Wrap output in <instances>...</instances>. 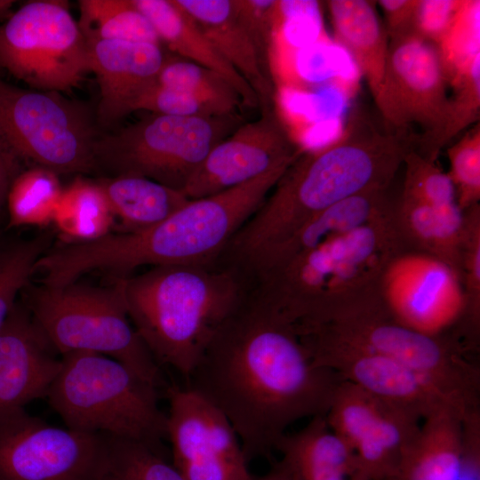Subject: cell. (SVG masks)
Here are the masks:
<instances>
[{"instance_id":"33","label":"cell","mask_w":480,"mask_h":480,"mask_svg":"<svg viewBox=\"0 0 480 480\" xmlns=\"http://www.w3.org/2000/svg\"><path fill=\"white\" fill-rule=\"evenodd\" d=\"M451 84L453 86V95L449 97L444 116L438 127L413 140V150L434 162L441 149L452 138L472 124L479 123L480 56Z\"/></svg>"},{"instance_id":"14","label":"cell","mask_w":480,"mask_h":480,"mask_svg":"<svg viewBox=\"0 0 480 480\" xmlns=\"http://www.w3.org/2000/svg\"><path fill=\"white\" fill-rule=\"evenodd\" d=\"M380 293L403 324L427 335L452 336L459 341L464 294L459 276L444 261L407 250L385 268Z\"/></svg>"},{"instance_id":"26","label":"cell","mask_w":480,"mask_h":480,"mask_svg":"<svg viewBox=\"0 0 480 480\" xmlns=\"http://www.w3.org/2000/svg\"><path fill=\"white\" fill-rule=\"evenodd\" d=\"M395 212L399 232L409 250L444 261L460 277L466 223L458 204L434 206L401 196Z\"/></svg>"},{"instance_id":"15","label":"cell","mask_w":480,"mask_h":480,"mask_svg":"<svg viewBox=\"0 0 480 480\" xmlns=\"http://www.w3.org/2000/svg\"><path fill=\"white\" fill-rule=\"evenodd\" d=\"M325 418L352 448L369 480H388L395 474L422 421L342 380Z\"/></svg>"},{"instance_id":"43","label":"cell","mask_w":480,"mask_h":480,"mask_svg":"<svg viewBox=\"0 0 480 480\" xmlns=\"http://www.w3.org/2000/svg\"><path fill=\"white\" fill-rule=\"evenodd\" d=\"M276 3V0H232L236 17L252 40L268 73V51Z\"/></svg>"},{"instance_id":"37","label":"cell","mask_w":480,"mask_h":480,"mask_svg":"<svg viewBox=\"0 0 480 480\" xmlns=\"http://www.w3.org/2000/svg\"><path fill=\"white\" fill-rule=\"evenodd\" d=\"M50 244L51 236L43 234L0 246V331Z\"/></svg>"},{"instance_id":"21","label":"cell","mask_w":480,"mask_h":480,"mask_svg":"<svg viewBox=\"0 0 480 480\" xmlns=\"http://www.w3.org/2000/svg\"><path fill=\"white\" fill-rule=\"evenodd\" d=\"M467 417L446 406L425 418L388 480H479L480 440L464 438Z\"/></svg>"},{"instance_id":"34","label":"cell","mask_w":480,"mask_h":480,"mask_svg":"<svg viewBox=\"0 0 480 480\" xmlns=\"http://www.w3.org/2000/svg\"><path fill=\"white\" fill-rule=\"evenodd\" d=\"M156 83L191 95L218 116L236 113L243 107L238 92L222 76L182 58L165 57Z\"/></svg>"},{"instance_id":"42","label":"cell","mask_w":480,"mask_h":480,"mask_svg":"<svg viewBox=\"0 0 480 480\" xmlns=\"http://www.w3.org/2000/svg\"><path fill=\"white\" fill-rule=\"evenodd\" d=\"M464 0H418L413 36L436 46L453 24Z\"/></svg>"},{"instance_id":"19","label":"cell","mask_w":480,"mask_h":480,"mask_svg":"<svg viewBox=\"0 0 480 480\" xmlns=\"http://www.w3.org/2000/svg\"><path fill=\"white\" fill-rule=\"evenodd\" d=\"M41 329L16 302L0 331V412L46 397L61 367Z\"/></svg>"},{"instance_id":"20","label":"cell","mask_w":480,"mask_h":480,"mask_svg":"<svg viewBox=\"0 0 480 480\" xmlns=\"http://www.w3.org/2000/svg\"><path fill=\"white\" fill-rule=\"evenodd\" d=\"M90 71L96 75L99 125L110 127L128 114L142 93L156 82L165 56L160 45L141 42H87Z\"/></svg>"},{"instance_id":"9","label":"cell","mask_w":480,"mask_h":480,"mask_svg":"<svg viewBox=\"0 0 480 480\" xmlns=\"http://www.w3.org/2000/svg\"><path fill=\"white\" fill-rule=\"evenodd\" d=\"M103 132L88 106L56 92L23 89L0 79V149L23 167L60 174L96 172Z\"/></svg>"},{"instance_id":"5","label":"cell","mask_w":480,"mask_h":480,"mask_svg":"<svg viewBox=\"0 0 480 480\" xmlns=\"http://www.w3.org/2000/svg\"><path fill=\"white\" fill-rule=\"evenodd\" d=\"M115 280L153 357L186 380L248 292L237 270L219 264L152 267Z\"/></svg>"},{"instance_id":"41","label":"cell","mask_w":480,"mask_h":480,"mask_svg":"<svg viewBox=\"0 0 480 480\" xmlns=\"http://www.w3.org/2000/svg\"><path fill=\"white\" fill-rule=\"evenodd\" d=\"M137 110L176 116H218L210 107L191 95L160 85L156 82L138 99L134 106V111Z\"/></svg>"},{"instance_id":"39","label":"cell","mask_w":480,"mask_h":480,"mask_svg":"<svg viewBox=\"0 0 480 480\" xmlns=\"http://www.w3.org/2000/svg\"><path fill=\"white\" fill-rule=\"evenodd\" d=\"M447 173L455 191L456 203L464 212L480 200V124H475L447 149Z\"/></svg>"},{"instance_id":"45","label":"cell","mask_w":480,"mask_h":480,"mask_svg":"<svg viewBox=\"0 0 480 480\" xmlns=\"http://www.w3.org/2000/svg\"><path fill=\"white\" fill-rule=\"evenodd\" d=\"M23 166L11 155L0 149V212L6 205L10 187Z\"/></svg>"},{"instance_id":"18","label":"cell","mask_w":480,"mask_h":480,"mask_svg":"<svg viewBox=\"0 0 480 480\" xmlns=\"http://www.w3.org/2000/svg\"><path fill=\"white\" fill-rule=\"evenodd\" d=\"M301 152L271 108H263L259 119L240 124L212 148L182 193L190 200L220 193L291 164Z\"/></svg>"},{"instance_id":"12","label":"cell","mask_w":480,"mask_h":480,"mask_svg":"<svg viewBox=\"0 0 480 480\" xmlns=\"http://www.w3.org/2000/svg\"><path fill=\"white\" fill-rule=\"evenodd\" d=\"M103 434L62 428L24 408L0 412V480H98Z\"/></svg>"},{"instance_id":"32","label":"cell","mask_w":480,"mask_h":480,"mask_svg":"<svg viewBox=\"0 0 480 480\" xmlns=\"http://www.w3.org/2000/svg\"><path fill=\"white\" fill-rule=\"evenodd\" d=\"M59 176L38 166L26 168L16 176L6 199L8 228L52 222L63 190Z\"/></svg>"},{"instance_id":"6","label":"cell","mask_w":480,"mask_h":480,"mask_svg":"<svg viewBox=\"0 0 480 480\" xmlns=\"http://www.w3.org/2000/svg\"><path fill=\"white\" fill-rule=\"evenodd\" d=\"M46 398L71 430L140 442L163 453L167 416L158 388L114 358L90 351L62 355Z\"/></svg>"},{"instance_id":"23","label":"cell","mask_w":480,"mask_h":480,"mask_svg":"<svg viewBox=\"0 0 480 480\" xmlns=\"http://www.w3.org/2000/svg\"><path fill=\"white\" fill-rule=\"evenodd\" d=\"M149 20L162 44L180 58L211 69L229 83L244 107L260 105L248 82L219 53L193 18L176 0H132Z\"/></svg>"},{"instance_id":"40","label":"cell","mask_w":480,"mask_h":480,"mask_svg":"<svg viewBox=\"0 0 480 480\" xmlns=\"http://www.w3.org/2000/svg\"><path fill=\"white\" fill-rule=\"evenodd\" d=\"M404 188L401 196L434 206H447L456 203L453 185L447 173L415 150L404 156Z\"/></svg>"},{"instance_id":"13","label":"cell","mask_w":480,"mask_h":480,"mask_svg":"<svg viewBox=\"0 0 480 480\" xmlns=\"http://www.w3.org/2000/svg\"><path fill=\"white\" fill-rule=\"evenodd\" d=\"M166 434L173 466L185 480H253L226 416L188 388L170 386Z\"/></svg>"},{"instance_id":"30","label":"cell","mask_w":480,"mask_h":480,"mask_svg":"<svg viewBox=\"0 0 480 480\" xmlns=\"http://www.w3.org/2000/svg\"><path fill=\"white\" fill-rule=\"evenodd\" d=\"M359 72L349 53L326 34L294 55L276 88L310 90L340 84L355 91Z\"/></svg>"},{"instance_id":"47","label":"cell","mask_w":480,"mask_h":480,"mask_svg":"<svg viewBox=\"0 0 480 480\" xmlns=\"http://www.w3.org/2000/svg\"><path fill=\"white\" fill-rule=\"evenodd\" d=\"M12 1L0 0V17L4 15L12 5Z\"/></svg>"},{"instance_id":"35","label":"cell","mask_w":480,"mask_h":480,"mask_svg":"<svg viewBox=\"0 0 480 480\" xmlns=\"http://www.w3.org/2000/svg\"><path fill=\"white\" fill-rule=\"evenodd\" d=\"M106 436V453L98 480H185L162 452L140 442Z\"/></svg>"},{"instance_id":"17","label":"cell","mask_w":480,"mask_h":480,"mask_svg":"<svg viewBox=\"0 0 480 480\" xmlns=\"http://www.w3.org/2000/svg\"><path fill=\"white\" fill-rule=\"evenodd\" d=\"M447 75L436 46L411 35L389 40L385 74L384 126L406 132L418 124L428 133L438 127L449 96Z\"/></svg>"},{"instance_id":"27","label":"cell","mask_w":480,"mask_h":480,"mask_svg":"<svg viewBox=\"0 0 480 480\" xmlns=\"http://www.w3.org/2000/svg\"><path fill=\"white\" fill-rule=\"evenodd\" d=\"M96 181L122 233L150 228L190 200L181 191L142 177H102Z\"/></svg>"},{"instance_id":"22","label":"cell","mask_w":480,"mask_h":480,"mask_svg":"<svg viewBox=\"0 0 480 480\" xmlns=\"http://www.w3.org/2000/svg\"><path fill=\"white\" fill-rule=\"evenodd\" d=\"M275 450L292 480H369L356 453L329 427L325 415L311 418L296 433L283 435Z\"/></svg>"},{"instance_id":"36","label":"cell","mask_w":480,"mask_h":480,"mask_svg":"<svg viewBox=\"0 0 480 480\" xmlns=\"http://www.w3.org/2000/svg\"><path fill=\"white\" fill-rule=\"evenodd\" d=\"M464 215L466 230L460 278L465 300V314L458 337L470 352H476L480 334V204L465 210Z\"/></svg>"},{"instance_id":"28","label":"cell","mask_w":480,"mask_h":480,"mask_svg":"<svg viewBox=\"0 0 480 480\" xmlns=\"http://www.w3.org/2000/svg\"><path fill=\"white\" fill-rule=\"evenodd\" d=\"M326 34L319 1L276 0L268 51L272 84L279 86L294 55Z\"/></svg>"},{"instance_id":"7","label":"cell","mask_w":480,"mask_h":480,"mask_svg":"<svg viewBox=\"0 0 480 480\" xmlns=\"http://www.w3.org/2000/svg\"><path fill=\"white\" fill-rule=\"evenodd\" d=\"M391 358L419 373L463 412L480 410V369L452 336H430L399 322L380 291L341 305L321 322L295 328Z\"/></svg>"},{"instance_id":"1","label":"cell","mask_w":480,"mask_h":480,"mask_svg":"<svg viewBox=\"0 0 480 480\" xmlns=\"http://www.w3.org/2000/svg\"><path fill=\"white\" fill-rule=\"evenodd\" d=\"M340 380L314 363L291 324L247 292L187 388L226 416L249 460L274 451L292 423L325 415Z\"/></svg>"},{"instance_id":"4","label":"cell","mask_w":480,"mask_h":480,"mask_svg":"<svg viewBox=\"0 0 480 480\" xmlns=\"http://www.w3.org/2000/svg\"><path fill=\"white\" fill-rule=\"evenodd\" d=\"M289 166H276L245 183L189 200L146 229L50 248L36 268L44 284L60 287L93 271L118 278L142 266L216 264Z\"/></svg>"},{"instance_id":"2","label":"cell","mask_w":480,"mask_h":480,"mask_svg":"<svg viewBox=\"0 0 480 480\" xmlns=\"http://www.w3.org/2000/svg\"><path fill=\"white\" fill-rule=\"evenodd\" d=\"M387 188L346 198L311 219L246 273L249 292L293 327L319 323L380 291L385 268L409 250Z\"/></svg>"},{"instance_id":"44","label":"cell","mask_w":480,"mask_h":480,"mask_svg":"<svg viewBox=\"0 0 480 480\" xmlns=\"http://www.w3.org/2000/svg\"><path fill=\"white\" fill-rule=\"evenodd\" d=\"M386 17L389 40L413 35L414 12L418 0H380Z\"/></svg>"},{"instance_id":"3","label":"cell","mask_w":480,"mask_h":480,"mask_svg":"<svg viewBox=\"0 0 480 480\" xmlns=\"http://www.w3.org/2000/svg\"><path fill=\"white\" fill-rule=\"evenodd\" d=\"M407 132L383 131L352 116L330 144L303 151L223 252L227 265L246 272L311 219L359 193L388 188L412 149Z\"/></svg>"},{"instance_id":"46","label":"cell","mask_w":480,"mask_h":480,"mask_svg":"<svg viewBox=\"0 0 480 480\" xmlns=\"http://www.w3.org/2000/svg\"><path fill=\"white\" fill-rule=\"evenodd\" d=\"M258 480H292V478L287 468L280 461L272 468V470L268 474Z\"/></svg>"},{"instance_id":"38","label":"cell","mask_w":480,"mask_h":480,"mask_svg":"<svg viewBox=\"0 0 480 480\" xmlns=\"http://www.w3.org/2000/svg\"><path fill=\"white\" fill-rule=\"evenodd\" d=\"M449 84L480 56V1L464 0L448 32L436 45Z\"/></svg>"},{"instance_id":"25","label":"cell","mask_w":480,"mask_h":480,"mask_svg":"<svg viewBox=\"0 0 480 480\" xmlns=\"http://www.w3.org/2000/svg\"><path fill=\"white\" fill-rule=\"evenodd\" d=\"M366 0L327 2L336 42L367 80L380 113L384 106L388 37L374 4Z\"/></svg>"},{"instance_id":"29","label":"cell","mask_w":480,"mask_h":480,"mask_svg":"<svg viewBox=\"0 0 480 480\" xmlns=\"http://www.w3.org/2000/svg\"><path fill=\"white\" fill-rule=\"evenodd\" d=\"M115 221L98 182L82 178L63 188L52 219L65 243L98 240L111 233Z\"/></svg>"},{"instance_id":"31","label":"cell","mask_w":480,"mask_h":480,"mask_svg":"<svg viewBox=\"0 0 480 480\" xmlns=\"http://www.w3.org/2000/svg\"><path fill=\"white\" fill-rule=\"evenodd\" d=\"M79 28L87 42L108 40L162 44L132 0H80Z\"/></svg>"},{"instance_id":"16","label":"cell","mask_w":480,"mask_h":480,"mask_svg":"<svg viewBox=\"0 0 480 480\" xmlns=\"http://www.w3.org/2000/svg\"><path fill=\"white\" fill-rule=\"evenodd\" d=\"M298 336L316 365L420 420L446 406L468 415L427 379L391 358L317 334Z\"/></svg>"},{"instance_id":"10","label":"cell","mask_w":480,"mask_h":480,"mask_svg":"<svg viewBox=\"0 0 480 480\" xmlns=\"http://www.w3.org/2000/svg\"><path fill=\"white\" fill-rule=\"evenodd\" d=\"M236 113L214 116L153 114L96 142V172L142 177L181 191L212 148L234 132Z\"/></svg>"},{"instance_id":"24","label":"cell","mask_w":480,"mask_h":480,"mask_svg":"<svg viewBox=\"0 0 480 480\" xmlns=\"http://www.w3.org/2000/svg\"><path fill=\"white\" fill-rule=\"evenodd\" d=\"M219 53L248 82L263 108H270L274 90L258 51L240 23L232 0H176Z\"/></svg>"},{"instance_id":"8","label":"cell","mask_w":480,"mask_h":480,"mask_svg":"<svg viewBox=\"0 0 480 480\" xmlns=\"http://www.w3.org/2000/svg\"><path fill=\"white\" fill-rule=\"evenodd\" d=\"M26 307L61 356L90 351L114 358L158 388L164 386L160 364L133 327L120 288L76 284L27 286Z\"/></svg>"},{"instance_id":"11","label":"cell","mask_w":480,"mask_h":480,"mask_svg":"<svg viewBox=\"0 0 480 480\" xmlns=\"http://www.w3.org/2000/svg\"><path fill=\"white\" fill-rule=\"evenodd\" d=\"M0 69L32 90L67 92L90 71L89 45L60 2L31 1L0 25Z\"/></svg>"}]
</instances>
